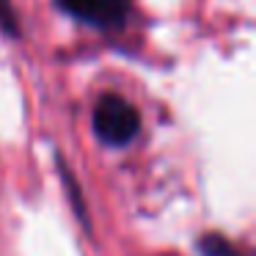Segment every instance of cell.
<instances>
[{"mask_svg": "<svg viewBox=\"0 0 256 256\" xmlns=\"http://www.w3.org/2000/svg\"><path fill=\"white\" fill-rule=\"evenodd\" d=\"M94 130L108 146H124L138 135L140 116L124 96L105 94L94 108Z\"/></svg>", "mask_w": 256, "mask_h": 256, "instance_id": "6da1fadb", "label": "cell"}, {"mask_svg": "<svg viewBox=\"0 0 256 256\" xmlns=\"http://www.w3.org/2000/svg\"><path fill=\"white\" fill-rule=\"evenodd\" d=\"M72 17L83 20L86 25H94L100 30L122 28L127 20L130 0H58Z\"/></svg>", "mask_w": 256, "mask_h": 256, "instance_id": "7a4b0ae2", "label": "cell"}, {"mask_svg": "<svg viewBox=\"0 0 256 256\" xmlns=\"http://www.w3.org/2000/svg\"><path fill=\"white\" fill-rule=\"evenodd\" d=\"M201 250H204L206 256H237L220 237H204L201 240Z\"/></svg>", "mask_w": 256, "mask_h": 256, "instance_id": "3957f363", "label": "cell"}, {"mask_svg": "<svg viewBox=\"0 0 256 256\" xmlns=\"http://www.w3.org/2000/svg\"><path fill=\"white\" fill-rule=\"evenodd\" d=\"M0 25L6 28V34H17V20H14V14H12L8 0H0Z\"/></svg>", "mask_w": 256, "mask_h": 256, "instance_id": "277c9868", "label": "cell"}]
</instances>
